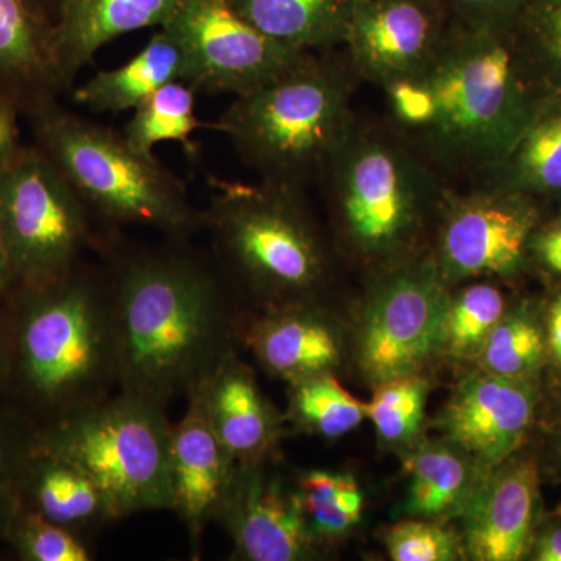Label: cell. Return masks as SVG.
Returning a JSON list of instances; mask_svg holds the SVG:
<instances>
[{
	"instance_id": "cell-4",
	"label": "cell",
	"mask_w": 561,
	"mask_h": 561,
	"mask_svg": "<svg viewBox=\"0 0 561 561\" xmlns=\"http://www.w3.org/2000/svg\"><path fill=\"white\" fill-rule=\"evenodd\" d=\"M345 249L376 272L419 257L446 184L386 119L357 117L321 173Z\"/></svg>"
},
{
	"instance_id": "cell-8",
	"label": "cell",
	"mask_w": 561,
	"mask_h": 561,
	"mask_svg": "<svg viewBox=\"0 0 561 561\" xmlns=\"http://www.w3.org/2000/svg\"><path fill=\"white\" fill-rule=\"evenodd\" d=\"M171 430L168 409L116 391L39 427L35 442L87 472L121 522L171 511Z\"/></svg>"
},
{
	"instance_id": "cell-11",
	"label": "cell",
	"mask_w": 561,
	"mask_h": 561,
	"mask_svg": "<svg viewBox=\"0 0 561 561\" xmlns=\"http://www.w3.org/2000/svg\"><path fill=\"white\" fill-rule=\"evenodd\" d=\"M449 298L430 251L379 272L360 328L365 378L378 387L419 375L445 350Z\"/></svg>"
},
{
	"instance_id": "cell-28",
	"label": "cell",
	"mask_w": 561,
	"mask_h": 561,
	"mask_svg": "<svg viewBox=\"0 0 561 561\" xmlns=\"http://www.w3.org/2000/svg\"><path fill=\"white\" fill-rule=\"evenodd\" d=\"M289 386V419L308 434L339 438L367 419V404L351 397L332 373Z\"/></svg>"
},
{
	"instance_id": "cell-27",
	"label": "cell",
	"mask_w": 561,
	"mask_h": 561,
	"mask_svg": "<svg viewBox=\"0 0 561 561\" xmlns=\"http://www.w3.org/2000/svg\"><path fill=\"white\" fill-rule=\"evenodd\" d=\"M309 529L319 546L342 537L360 522L364 494L348 474L306 471L294 479Z\"/></svg>"
},
{
	"instance_id": "cell-18",
	"label": "cell",
	"mask_w": 561,
	"mask_h": 561,
	"mask_svg": "<svg viewBox=\"0 0 561 561\" xmlns=\"http://www.w3.org/2000/svg\"><path fill=\"white\" fill-rule=\"evenodd\" d=\"M538 501L534 461L505 465L476 491L465 513V549L479 561H516L530 545Z\"/></svg>"
},
{
	"instance_id": "cell-32",
	"label": "cell",
	"mask_w": 561,
	"mask_h": 561,
	"mask_svg": "<svg viewBox=\"0 0 561 561\" xmlns=\"http://www.w3.org/2000/svg\"><path fill=\"white\" fill-rule=\"evenodd\" d=\"M513 31L549 94H561V0H530Z\"/></svg>"
},
{
	"instance_id": "cell-31",
	"label": "cell",
	"mask_w": 561,
	"mask_h": 561,
	"mask_svg": "<svg viewBox=\"0 0 561 561\" xmlns=\"http://www.w3.org/2000/svg\"><path fill=\"white\" fill-rule=\"evenodd\" d=\"M483 371L502 378L526 379L545 357L540 328L527 313L502 317L479 351Z\"/></svg>"
},
{
	"instance_id": "cell-13",
	"label": "cell",
	"mask_w": 561,
	"mask_h": 561,
	"mask_svg": "<svg viewBox=\"0 0 561 561\" xmlns=\"http://www.w3.org/2000/svg\"><path fill=\"white\" fill-rule=\"evenodd\" d=\"M451 25L442 0H353L341 49L360 83L383 90L426 68Z\"/></svg>"
},
{
	"instance_id": "cell-10",
	"label": "cell",
	"mask_w": 561,
	"mask_h": 561,
	"mask_svg": "<svg viewBox=\"0 0 561 561\" xmlns=\"http://www.w3.org/2000/svg\"><path fill=\"white\" fill-rule=\"evenodd\" d=\"M540 219L538 198L523 192L448 186L435 221L432 261L449 287L516 275L526 267Z\"/></svg>"
},
{
	"instance_id": "cell-25",
	"label": "cell",
	"mask_w": 561,
	"mask_h": 561,
	"mask_svg": "<svg viewBox=\"0 0 561 561\" xmlns=\"http://www.w3.org/2000/svg\"><path fill=\"white\" fill-rule=\"evenodd\" d=\"M478 184L561 197V94L549 95L511 153Z\"/></svg>"
},
{
	"instance_id": "cell-23",
	"label": "cell",
	"mask_w": 561,
	"mask_h": 561,
	"mask_svg": "<svg viewBox=\"0 0 561 561\" xmlns=\"http://www.w3.org/2000/svg\"><path fill=\"white\" fill-rule=\"evenodd\" d=\"M51 24L27 0H0V91L47 102L62 83L50 46Z\"/></svg>"
},
{
	"instance_id": "cell-9",
	"label": "cell",
	"mask_w": 561,
	"mask_h": 561,
	"mask_svg": "<svg viewBox=\"0 0 561 561\" xmlns=\"http://www.w3.org/2000/svg\"><path fill=\"white\" fill-rule=\"evenodd\" d=\"M94 214L43 150L20 149L0 169V231L20 287H46L81 264L98 238Z\"/></svg>"
},
{
	"instance_id": "cell-21",
	"label": "cell",
	"mask_w": 561,
	"mask_h": 561,
	"mask_svg": "<svg viewBox=\"0 0 561 561\" xmlns=\"http://www.w3.org/2000/svg\"><path fill=\"white\" fill-rule=\"evenodd\" d=\"M18 508L38 513L90 541L117 522L101 486L87 472L36 442L22 467Z\"/></svg>"
},
{
	"instance_id": "cell-14",
	"label": "cell",
	"mask_w": 561,
	"mask_h": 561,
	"mask_svg": "<svg viewBox=\"0 0 561 561\" xmlns=\"http://www.w3.org/2000/svg\"><path fill=\"white\" fill-rule=\"evenodd\" d=\"M216 522L230 535L234 560L302 561L319 551L297 486L272 456L236 465Z\"/></svg>"
},
{
	"instance_id": "cell-39",
	"label": "cell",
	"mask_w": 561,
	"mask_h": 561,
	"mask_svg": "<svg viewBox=\"0 0 561 561\" xmlns=\"http://www.w3.org/2000/svg\"><path fill=\"white\" fill-rule=\"evenodd\" d=\"M13 95L0 91V169L21 149L18 146V111Z\"/></svg>"
},
{
	"instance_id": "cell-34",
	"label": "cell",
	"mask_w": 561,
	"mask_h": 561,
	"mask_svg": "<svg viewBox=\"0 0 561 561\" xmlns=\"http://www.w3.org/2000/svg\"><path fill=\"white\" fill-rule=\"evenodd\" d=\"M426 397V382L419 375L383 382L367 404V419L373 421L383 442L402 445L419 434Z\"/></svg>"
},
{
	"instance_id": "cell-22",
	"label": "cell",
	"mask_w": 561,
	"mask_h": 561,
	"mask_svg": "<svg viewBox=\"0 0 561 561\" xmlns=\"http://www.w3.org/2000/svg\"><path fill=\"white\" fill-rule=\"evenodd\" d=\"M190 77L186 54L171 32L160 28L119 68L102 70L73 92V101L94 113H122L138 108L171 81Z\"/></svg>"
},
{
	"instance_id": "cell-24",
	"label": "cell",
	"mask_w": 561,
	"mask_h": 561,
	"mask_svg": "<svg viewBox=\"0 0 561 561\" xmlns=\"http://www.w3.org/2000/svg\"><path fill=\"white\" fill-rule=\"evenodd\" d=\"M268 38L306 51L341 49L353 0H228Z\"/></svg>"
},
{
	"instance_id": "cell-43",
	"label": "cell",
	"mask_w": 561,
	"mask_h": 561,
	"mask_svg": "<svg viewBox=\"0 0 561 561\" xmlns=\"http://www.w3.org/2000/svg\"><path fill=\"white\" fill-rule=\"evenodd\" d=\"M9 373V348H7L5 323L0 320V386L7 383Z\"/></svg>"
},
{
	"instance_id": "cell-37",
	"label": "cell",
	"mask_w": 561,
	"mask_h": 561,
	"mask_svg": "<svg viewBox=\"0 0 561 561\" xmlns=\"http://www.w3.org/2000/svg\"><path fill=\"white\" fill-rule=\"evenodd\" d=\"M453 21L468 27L512 25L530 0H442Z\"/></svg>"
},
{
	"instance_id": "cell-7",
	"label": "cell",
	"mask_w": 561,
	"mask_h": 561,
	"mask_svg": "<svg viewBox=\"0 0 561 561\" xmlns=\"http://www.w3.org/2000/svg\"><path fill=\"white\" fill-rule=\"evenodd\" d=\"M44 153L79 192L94 216L116 225H140L184 241L203 228L202 213L168 169L133 149L124 136L95 122L38 106Z\"/></svg>"
},
{
	"instance_id": "cell-35",
	"label": "cell",
	"mask_w": 561,
	"mask_h": 561,
	"mask_svg": "<svg viewBox=\"0 0 561 561\" xmlns=\"http://www.w3.org/2000/svg\"><path fill=\"white\" fill-rule=\"evenodd\" d=\"M386 541L394 561H451L460 556L456 535L434 523L397 524L387 534Z\"/></svg>"
},
{
	"instance_id": "cell-5",
	"label": "cell",
	"mask_w": 561,
	"mask_h": 561,
	"mask_svg": "<svg viewBox=\"0 0 561 561\" xmlns=\"http://www.w3.org/2000/svg\"><path fill=\"white\" fill-rule=\"evenodd\" d=\"M360 84L342 49L309 51L275 79L234 98L217 130L262 181L302 190L320 181L353 130Z\"/></svg>"
},
{
	"instance_id": "cell-42",
	"label": "cell",
	"mask_w": 561,
	"mask_h": 561,
	"mask_svg": "<svg viewBox=\"0 0 561 561\" xmlns=\"http://www.w3.org/2000/svg\"><path fill=\"white\" fill-rule=\"evenodd\" d=\"M18 284L14 275L13 265H11L9 250L3 241L2 231H0V300L9 295L11 287Z\"/></svg>"
},
{
	"instance_id": "cell-17",
	"label": "cell",
	"mask_w": 561,
	"mask_h": 561,
	"mask_svg": "<svg viewBox=\"0 0 561 561\" xmlns=\"http://www.w3.org/2000/svg\"><path fill=\"white\" fill-rule=\"evenodd\" d=\"M239 343L289 383L332 373L342 360L341 337L317 300L264 308L251 320L242 316Z\"/></svg>"
},
{
	"instance_id": "cell-12",
	"label": "cell",
	"mask_w": 561,
	"mask_h": 561,
	"mask_svg": "<svg viewBox=\"0 0 561 561\" xmlns=\"http://www.w3.org/2000/svg\"><path fill=\"white\" fill-rule=\"evenodd\" d=\"M162 28L186 54L187 84L209 94L241 98L309 54L268 38L228 0H180Z\"/></svg>"
},
{
	"instance_id": "cell-20",
	"label": "cell",
	"mask_w": 561,
	"mask_h": 561,
	"mask_svg": "<svg viewBox=\"0 0 561 561\" xmlns=\"http://www.w3.org/2000/svg\"><path fill=\"white\" fill-rule=\"evenodd\" d=\"M180 0H65L51 22L50 46L62 87L103 46L127 33L162 27Z\"/></svg>"
},
{
	"instance_id": "cell-15",
	"label": "cell",
	"mask_w": 561,
	"mask_h": 561,
	"mask_svg": "<svg viewBox=\"0 0 561 561\" xmlns=\"http://www.w3.org/2000/svg\"><path fill=\"white\" fill-rule=\"evenodd\" d=\"M186 401L187 411L171 430V511L187 530L197 560L203 534L216 522L238 461L210 426L201 387Z\"/></svg>"
},
{
	"instance_id": "cell-38",
	"label": "cell",
	"mask_w": 561,
	"mask_h": 561,
	"mask_svg": "<svg viewBox=\"0 0 561 561\" xmlns=\"http://www.w3.org/2000/svg\"><path fill=\"white\" fill-rule=\"evenodd\" d=\"M530 254L546 268L561 275V216L546 227H538L531 238Z\"/></svg>"
},
{
	"instance_id": "cell-3",
	"label": "cell",
	"mask_w": 561,
	"mask_h": 561,
	"mask_svg": "<svg viewBox=\"0 0 561 561\" xmlns=\"http://www.w3.org/2000/svg\"><path fill=\"white\" fill-rule=\"evenodd\" d=\"M5 323L7 383L38 413L36 430L119 390L108 273L80 264L46 287H20Z\"/></svg>"
},
{
	"instance_id": "cell-40",
	"label": "cell",
	"mask_w": 561,
	"mask_h": 561,
	"mask_svg": "<svg viewBox=\"0 0 561 561\" xmlns=\"http://www.w3.org/2000/svg\"><path fill=\"white\" fill-rule=\"evenodd\" d=\"M548 343L553 357L561 362V294L549 309Z\"/></svg>"
},
{
	"instance_id": "cell-33",
	"label": "cell",
	"mask_w": 561,
	"mask_h": 561,
	"mask_svg": "<svg viewBox=\"0 0 561 561\" xmlns=\"http://www.w3.org/2000/svg\"><path fill=\"white\" fill-rule=\"evenodd\" d=\"M3 535L9 538L22 560L91 561L95 559L90 540L25 508H18L13 513Z\"/></svg>"
},
{
	"instance_id": "cell-1",
	"label": "cell",
	"mask_w": 561,
	"mask_h": 561,
	"mask_svg": "<svg viewBox=\"0 0 561 561\" xmlns=\"http://www.w3.org/2000/svg\"><path fill=\"white\" fill-rule=\"evenodd\" d=\"M381 91L387 124L449 186L485 180L552 95L513 24L468 27L454 21L426 68Z\"/></svg>"
},
{
	"instance_id": "cell-36",
	"label": "cell",
	"mask_w": 561,
	"mask_h": 561,
	"mask_svg": "<svg viewBox=\"0 0 561 561\" xmlns=\"http://www.w3.org/2000/svg\"><path fill=\"white\" fill-rule=\"evenodd\" d=\"M35 437L36 427L22 432L0 416V529L3 534L18 511V483Z\"/></svg>"
},
{
	"instance_id": "cell-2",
	"label": "cell",
	"mask_w": 561,
	"mask_h": 561,
	"mask_svg": "<svg viewBox=\"0 0 561 561\" xmlns=\"http://www.w3.org/2000/svg\"><path fill=\"white\" fill-rule=\"evenodd\" d=\"M119 390L168 409L187 400L239 343L242 313L216 261L186 247L110 262Z\"/></svg>"
},
{
	"instance_id": "cell-29",
	"label": "cell",
	"mask_w": 561,
	"mask_h": 561,
	"mask_svg": "<svg viewBox=\"0 0 561 561\" xmlns=\"http://www.w3.org/2000/svg\"><path fill=\"white\" fill-rule=\"evenodd\" d=\"M470 481V465L457 449H423L412 461L409 511L432 518L453 511L460 502L467 504Z\"/></svg>"
},
{
	"instance_id": "cell-16",
	"label": "cell",
	"mask_w": 561,
	"mask_h": 561,
	"mask_svg": "<svg viewBox=\"0 0 561 561\" xmlns=\"http://www.w3.org/2000/svg\"><path fill=\"white\" fill-rule=\"evenodd\" d=\"M524 381L486 371L470 376L443 411L442 430L483 467L504 463L534 420V390Z\"/></svg>"
},
{
	"instance_id": "cell-44",
	"label": "cell",
	"mask_w": 561,
	"mask_h": 561,
	"mask_svg": "<svg viewBox=\"0 0 561 561\" xmlns=\"http://www.w3.org/2000/svg\"><path fill=\"white\" fill-rule=\"evenodd\" d=\"M31 5L35 7L36 10H38V5H44V3H50V5L57 7L60 9L61 3L65 2V0H27Z\"/></svg>"
},
{
	"instance_id": "cell-41",
	"label": "cell",
	"mask_w": 561,
	"mask_h": 561,
	"mask_svg": "<svg viewBox=\"0 0 561 561\" xmlns=\"http://www.w3.org/2000/svg\"><path fill=\"white\" fill-rule=\"evenodd\" d=\"M535 559L540 561H561V529H552L542 535L538 542Z\"/></svg>"
},
{
	"instance_id": "cell-6",
	"label": "cell",
	"mask_w": 561,
	"mask_h": 561,
	"mask_svg": "<svg viewBox=\"0 0 561 561\" xmlns=\"http://www.w3.org/2000/svg\"><path fill=\"white\" fill-rule=\"evenodd\" d=\"M213 187L203 228L231 287H241L261 309L317 300L330 260L302 190L262 180H213Z\"/></svg>"
},
{
	"instance_id": "cell-26",
	"label": "cell",
	"mask_w": 561,
	"mask_h": 561,
	"mask_svg": "<svg viewBox=\"0 0 561 561\" xmlns=\"http://www.w3.org/2000/svg\"><path fill=\"white\" fill-rule=\"evenodd\" d=\"M195 92L186 81L164 84L133 110L122 136L146 157H153L154 147L162 142L190 146L192 135L201 127L195 114Z\"/></svg>"
},
{
	"instance_id": "cell-30",
	"label": "cell",
	"mask_w": 561,
	"mask_h": 561,
	"mask_svg": "<svg viewBox=\"0 0 561 561\" xmlns=\"http://www.w3.org/2000/svg\"><path fill=\"white\" fill-rule=\"evenodd\" d=\"M505 316L502 291L491 283L472 279L449 298L445 350L456 357L479 356L493 328Z\"/></svg>"
},
{
	"instance_id": "cell-19",
	"label": "cell",
	"mask_w": 561,
	"mask_h": 561,
	"mask_svg": "<svg viewBox=\"0 0 561 561\" xmlns=\"http://www.w3.org/2000/svg\"><path fill=\"white\" fill-rule=\"evenodd\" d=\"M206 415L238 463L272 456L283 427L253 371L232 350L201 386Z\"/></svg>"
}]
</instances>
